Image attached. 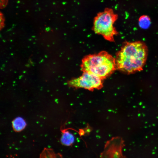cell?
<instances>
[{"label": "cell", "mask_w": 158, "mask_h": 158, "mask_svg": "<svg viewBox=\"0 0 158 158\" xmlns=\"http://www.w3.org/2000/svg\"><path fill=\"white\" fill-rule=\"evenodd\" d=\"M26 125L24 120L22 117H18L14 119L12 122V126L14 130L20 132L25 128Z\"/></svg>", "instance_id": "7"}, {"label": "cell", "mask_w": 158, "mask_h": 158, "mask_svg": "<svg viewBox=\"0 0 158 158\" xmlns=\"http://www.w3.org/2000/svg\"><path fill=\"white\" fill-rule=\"evenodd\" d=\"M148 53L147 46L140 41L126 42L116 54L117 69L130 74L143 70Z\"/></svg>", "instance_id": "1"}, {"label": "cell", "mask_w": 158, "mask_h": 158, "mask_svg": "<svg viewBox=\"0 0 158 158\" xmlns=\"http://www.w3.org/2000/svg\"><path fill=\"white\" fill-rule=\"evenodd\" d=\"M123 140L119 137L112 138L106 142L99 158H126L123 154Z\"/></svg>", "instance_id": "5"}, {"label": "cell", "mask_w": 158, "mask_h": 158, "mask_svg": "<svg viewBox=\"0 0 158 158\" xmlns=\"http://www.w3.org/2000/svg\"><path fill=\"white\" fill-rule=\"evenodd\" d=\"M61 131L62 135L60 139L61 144L67 146L72 145L75 140V138L74 135L66 129H63Z\"/></svg>", "instance_id": "6"}, {"label": "cell", "mask_w": 158, "mask_h": 158, "mask_svg": "<svg viewBox=\"0 0 158 158\" xmlns=\"http://www.w3.org/2000/svg\"><path fill=\"white\" fill-rule=\"evenodd\" d=\"M103 80L87 72H83L80 77L73 79L68 83L70 87L76 89L83 88L90 91L99 89L103 87Z\"/></svg>", "instance_id": "4"}, {"label": "cell", "mask_w": 158, "mask_h": 158, "mask_svg": "<svg viewBox=\"0 0 158 158\" xmlns=\"http://www.w3.org/2000/svg\"><path fill=\"white\" fill-rule=\"evenodd\" d=\"M118 16L113 10L106 8L99 12L94 19L93 29L96 34L102 35L106 40L114 42L115 36L118 32L114 27Z\"/></svg>", "instance_id": "3"}, {"label": "cell", "mask_w": 158, "mask_h": 158, "mask_svg": "<svg viewBox=\"0 0 158 158\" xmlns=\"http://www.w3.org/2000/svg\"><path fill=\"white\" fill-rule=\"evenodd\" d=\"M80 67L83 72L92 74L103 80L117 69L115 59L105 51L85 56Z\"/></svg>", "instance_id": "2"}, {"label": "cell", "mask_w": 158, "mask_h": 158, "mask_svg": "<svg viewBox=\"0 0 158 158\" xmlns=\"http://www.w3.org/2000/svg\"><path fill=\"white\" fill-rule=\"evenodd\" d=\"M151 20L148 16L143 15L140 16L138 19L139 25L143 29L148 28L151 24Z\"/></svg>", "instance_id": "8"}]
</instances>
